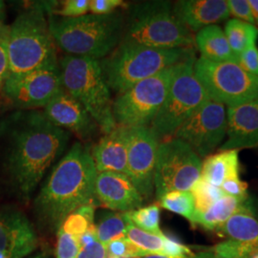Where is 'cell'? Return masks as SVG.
Returning a JSON list of instances; mask_svg holds the SVG:
<instances>
[{
	"label": "cell",
	"mask_w": 258,
	"mask_h": 258,
	"mask_svg": "<svg viewBox=\"0 0 258 258\" xmlns=\"http://www.w3.org/2000/svg\"><path fill=\"white\" fill-rule=\"evenodd\" d=\"M214 231L226 239L236 240L258 247V220L253 212H237Z\"/></svg>",
	"instance_id": "obj_24"
},
{
	"label": "cell",
	"mask_w": 258,
	"mask_h": 258,
	"mask_svg": "<svg viewBox=\"0 0 258 258\" xmlns=\"http://www.w3.org/2000/svg\"><path fill=\"white\" fill-rule=\"evenodd\" d=\"M256 252V246L236 240L226 239L194 253V258H249Z\"/></svg>",
	"instance_id": "obj_27"
},
{
	"label": "cell",
	"mask_w": 258,
	"mask_h": 258,
	"mask_svg": "<svg viewBox=\"0 0 258 258\" xmlns=\"http://www.w3.org/2000/svg\"><path fill=\"white\" fill-rule=\"evenodd\" d=\"M79 242L83 247L85 246H88L90 244H92L94 242L98 241L97 239V234H96V228H95V225L93 226L92 228H90L88 231H86L85 233H83V235L79 236Z\"/></svg>",
	"instance_id": "obj_42"
},
{
	"label": "cell",
	"mask_w": 258,
	"mask_h": 258,
	"mask_svg": "<svg viewBox=\"0 0 258 258\" xmlns=\"http://www.w3.org/2000/svg\"><path fill=\"white\" fill-rule=\"evenodd\" d=\"M248 187H249L248 184L240 180V177L230 178L226 180L220 186L222 191L226 195L237 198L240 200L249 199Z\"/></svg>",
	"instance_id": "obj_37"
},
{
	"label": "cell",
	"mask_w": 258,
	"mask_h": 258,
	"mask_svg": "<svg viewBox=\"0 0 258 258\" xmlns=\"http://www.w3.org/2000/svg\"><path fill=\"white\" fill-rule=\"evenodd\" d=\"M160 139L150 126L129 128L126 176L144 199L154 192V173Z\"/></svg>",
	"instance_id": "obj_14"
},
{
	"label": "cell",
	"mask_w": 258,
	"mask_h": 258,
	"mask_svg": "<svg viewBox=\"0 0 258 258\" xmlns=\"http://www.w3.org/2000/svg\"><path fill=\"white\" fill-rule=\"evenodd\" d=\"M107 252L104 246L99 241H96L92 244L83 247L77 258H106Z\"/></svg>",
	"instance_id": "obj_41"
},
{
	"label": "cell",
	"mask_w": 258,
	"mask_h": 258,
	"mask_svg": "<svg viewBox=\"0 0 258 258\" xmlns=\"http://www.w3.org/2000/svg\"><path fill=\"white\" fill-rule=\"evenodd\" d=\"M201 57L212 61H233L238 58L232 53L224 31L218 25H210L200 30L194 37Z\"/></svg>",
	"instance_id": "obj_23"
},
{
	"label": "cell",
	"mask_w": 258,
	"mask_h": 258,
	"mask_svg": "<svg viewBox=\"0 0 258 258\" xmlns=\"http://www.w3.org/2000/svg\"><path fill=\"white\" fill-rule=\"evenodd\" d=\"M124 214L129 221L143 231L154 234L164 233L160 228L161 210L157 204L148 207H141L135 211L125 212Z\"/></svg>",
	"instance_id": "obj_31"
},
{
	"label": "cell",
	"mask_w": 258,
	"mask_h": 258,
	"mask_svg": "<svg viewBox=\"0 0 258 258\" xmlns=\"http://www.w3.org/2000/svg\"><path fill=\"white\" fill-rule=\"evenodd\" d=\"M180 64L167 68L117 95L113 101L116 124L127 128L150 126L166 100Z\"/></svg>",
	"instance_id": "obj_9"
},
{
	"label": "cell",
	"mask_w": 258,
	"mask_h": 258,
	"mask_svg": "<svg viewBox=\"0 0 258 258\" xmlns=\"http://www.w3.org/2000/svg\"><path fill=\"white\" fill-rule=\"evenodd\" d=\"M227 2L231 15L235 17V19L255 25V20L249 0H229Z\"/></svg>",
	"instance_id": "obj_38"
},
{
	"label": "cell",
	"mask_w": 258,
	"mask_h": 258,
	"mask_svg": "<svg viewBox=\"0 0 258 258\" xmlns=\"http://www.w3.org/2000/svg\"><path fill=\"white\" fill-rule=\"evenodd\" d=\"M240 163L237 150L219 151L206 157L202 162L201 179L220 187L230 178L239 177Z\"/></svg>",
	"instance_id": "obj_22"
},
{
	"label": "cell",
	"mask_w": 258,
	"mask_h": 258,
	"mask_svg": "<svg viewBox=\"0 0 258 258\" xmlns=\"http://www.w3.org/2000/svg\"><path fill=\"white\" fill-rule=\"evenodd\" d=\"M95 220V208L93 205H84L71 212L62 222L58 231L73 236H81L90 228Z\"/></svg>",
	"instance_id": "obj_28"
},
{
	"label": "cell",
	"mask_w": 258,
	"mask_h": 258,
	"mask_svg": "<svg viewBox=\"0 0 258 258\" xmlns=\"http://www.w3.org/2000/svg\"><path fill=\"white\" fill-rule=\"evenodd\" d=\"M227 140L220 151L258 147V100L227 109Z\"/></svg>",
	"instance_id": "obj_18"
},
{
	"label": "cell",
	"mask_w": 258,
	"mask_h": 258,
	"mask_svg": "<svg viewBox=\"0 0 258 258\" xmlns=\"http://www.w3.org/2000/svg\"><path fill=\"white\" fill-rule=\"evenodd\" d=\"M8 52L11 74L58 64L44 1L27 4L9 26Z\"/></svg>",
	"instance_id": "obj_5"
},
{
	"label": "cell",
	"mask_w": 258,
	"mask_h": 258,
	"mask_svg": "<svg viewBox=\"0 0 258 258\" xmlns=\"http://www.w3.org/2000/svg\"><path fill=\"white\" fill-rule=\"evenodd\" d=\"M195 57L194 48L162 49L121 41L100 60L102 76L117 95L172 66Z\"/></svg>",
	"instance_id": "obj_4"
},
{
	"label": "cell",
	"mask_w": 258,
	"mask_h": 258,
	"mask_svg": "<svg viewBox=\"0 0 258 258\" xmlns=\"http://www.w3.org/2000/svg\"><path fill=\"white\" fill-rule=\"evenodd\" d=\"M159 200L163 209L183 216L192 224L195 216V206L190 190L170 191Z\"/></svg>",
	"instance_id": "obj_29"
},
{
	"label": "cell",
	"mask_w": 258,
	"mask_h": 258,
	"mask_svg": "<svg viewBox=\"0 0 258 258\" xmlns=\"http://www.w3.org/2000/svg\"><path fill=\"white\" fill-rule=\"evenodd\" d=\"M143 258H168L165 255H161V254H149L147 256H144Z\"/></svg>",
	"instance_id": "obj_45"
},
{
	"label": "cell",
	"mask_w": 258,
	"mask_h": 258,
	"mask_svg": "<svg viewBox=\"0 0 258 258\" xmlns=\"http://www.w3.org/2000/svg\"><path fill=\"white\" fill-rule=\"evenodd\" d=\"M42 112L55 125L83 140L92 138L101 129L83 105L64 89L48 102Z\"/></svg>",
	"instance_id": "obj_16"
},
{
	"label": "cell",
	"mask_w": 258,
	"mask_h": 258,
	"mask_svg": "<svg viewBox=\"0 0 258 258\" xmlns=\"http://www.w3.org/2000/svg\"><path fill=\"white\" fill-rule=\"evenodd\" d=\"M32 258H47L46 254L45 253H43V252H41V253H38L37 254L36 256H34V257Z\"/></svg>",
	"instance_id": "obj_46"
},
{
	"label": "cell",
	"mask_w": 258,
	"mask_h": 258,
	"mask_svg": "<svg viewBox=\"0 0 258 258\" xmlns=\"http://www.w3.org/2000/svg\"><path fill=\"white\" fill-rule=\"evenodd\" d=\"M249 5L252 10L253 17L255 20V26L258 27V0H249Z\"/></svg>",
	"instance_id": "obj_43"
},
{
	"label": "cell",
	"mask_w": 258,
	"mask_h": 258,
	"mask_svg": "<svg viewBox=\"0 0 258 258\" xmlns=\"http://www.w3.org/2000/svg\"><path fill=\"white\" fill-rule=\"evenodd\" d=\"M194 74L213 102L236 106L258 100V77L247 72L238 62L212 61L199 57Z\"/></svg>",
	"instance_id": "obj_10"
},
{
	"label": "cell",
	"mask_w": 258,
	"mask_h": 258,
	"mask_svg": "<svg viewBox=\"0 0 258 258\" xmlns=\"http://www.w3.org/2000/svg\"><path fill=\"white\" fill-rule=\"evenodd\" d=\"M173 12L182 24L196 33L231 17L225 0H180L173 5Z\"/></svg>",
	"instance_id": "obj_20"
},
{
	"label": "cell",
	"mask_w": 258,
	"mask_h": 258,
	"mask_svg": "<svg viewBox=\"0 0 258 258\" xmlns=\"http://www.w3.org/2000/svg\"><path fill=\"white\" fill-rule=\"evenodd\" d=\"M97 169L91 149L78 142L58 161L34 202L40 228L57 232L65 218L84 205H92Z\"/></svg>",
	"instance_id": "obj_2"
},
{
	"label": "cell",
	"mask_w": 258,
	"mask_h": 258,
	"mask_svg": "<svg viewBox=\"0 0 258 258\" xmlns=\"http://www.w3.org/2000/svg\"><path fill=\"white\" fill-rule=\"evenodd\" d=\"M70 136L41 110H17L0 120V154L12 189L29 201Z\"/></svg>",
	"instance_id": "obj_1"
},
{
	"label": "cell",
	"mask_w": 258,
	"mask_h": 258,
	"mask_svg": "<svg viewBox=\"0 0 258 258\" xmlns=\"http://www.w3.org/2000/svg\"><path fill=\"white\" fill-rule=\"evenodd\" d=\"M1 21H2V20H1Z\"/></svg>",
	"instance_id": "obj_49"
},
{
	"label": "cell",
	"mask_w": 258,
	"mask_h": 258,
	"mask_svg": "<svg viewBox=\"0 0 258 258\" xmlns=\"http://www.w3.org/2000/svg\"><path fill=\"white\" fill-rule=\"evenodd\" d=\"M249 258H258V252H256V253H254L252 256H250Z\"/></svg>",
	"instance_id": "obj_47"
},
{
	"label": "cell",
	"mask_w": 258,
	"mask_h": 258,
	"mask_svg": "<svg viewBox=\"0 0 258 258\" xmlns=\"http://www.w3.org/2000/svg\"><path fill=\"white\" fill-rule=\"evenodd\" d=\"M125 237L135 246L148 254L163 255L165 245V234H154L143 231L128 220Z\"/></svg>",
	"instance_id": "obj_30"
},
{
	"label": "cell",
	"mask_w": 258,
	"mask_h": 258,
	"mask_svg": "<svg viewBox=\"0 0 258 258\" xmlns=\"http://www.w3.org/2000/svg\"><path fill=\"white\" fill-rule=\"evenodd\" d=\"M202 160L180 139L160 142L154 173V191L160 199L170 191L190 190L200 179Z\"/></svg>",
	"instance_id": "obj_11"
},
{
	"label": "cell",
	"mask_w": 258,
	"mask_h": 258,
	"mask_svg": "<svg viewBox=\"0 0 258 258\" xmlns=\"http://www.w3.org/2000/svg\"><path fill=\"white\" fill-rule=\"evenodd\" d=\"M0 20L5 21V3L0 0Z\"/></svg>",
	"instance_id": "obj_44"
},
{
	"label": "cell",
	"mask_w": 258,
	"mask_h": 258,
	"mask_svg": "<svg viewBox=\"0 0 258 258\" xmlns=\"http://www.w3.org/2000/svg\"><path fill=\"white\" fill-rule=\"evenodd\" d=\"M107 256L119 258L144 257L149 255L146 251L132 244L126 237L114 240L105 246Z\"/></svg>",
	"instance_id": "obj_34"
},
{
	"label": "cell",
	"mask_w": 258,
	"mask_h": 258,
	"mask_svg": "<svg viewBox=\"0 0 258 258\" xmlns=\"http://www.w3.org/2000/svg\"><path fill=\"white\" fill-rule=\"evenodd\" d=\"M232 53L238 58L239 55L258 38V28L255 25L241 21L239 19H230L224 31Z\"/></svg>",
	"instance_id": "obj_25"
},
{
	"label": "cell",
	"mask_w": 258,
	"mask_h": 258,
	"mask_svg": "<svg viewBox=\"0 0 258 258\" xmlns=\"http://www.w3.org/2000/svg\"><path fill=\"white\" fill-rule=\"evenodd\" d=\"M129 128L119 126L106 133L91 149L97 172H117L126 175Z\"/></svg>",
	"instance_id": "obj_19"
},
{
	"label": "cell",
	"mask_w": 258,
	"mask_h": 258,
	"mask_svg": "<svg viewBox=\"0 0 258 258\" xmlns=\"http://www.w3.org/2000/svg\"><path fill=\"white\" fill-rule=\"evenodd\" d=\"M62 90L60 68L56 64L24 74H10L2 93L18 110H39Z\"/></svg>",
	"instance_id": "obj_12"
},
{
	"label": "cell",
	"mask_w": 258,
	"mask_h": 258,
	"mask_svg": "<svg viewBox=\"0 0 258 258\" xmlns=\"http://www.w3.org/2000/svg\"><path fill=\"white\" fill-rule=\"evenodd\" d=\"M58 64L63 89L91 115L103 134L116 128L111 90L102 76L100 60L67 55Z\"/></svg>",
	"instance_id": "obj_7"
},
{
	"label": "cell",
	"mask_w": 258,
	"mask_h": 258,
	"mask_svg": "<svg viewBox=\"0 0 258 258\" xmlns=\"http://www.w3.org/2000/svg\"><path fill=\"white\" fill-rule=\"evenodd\" d=\"M227 135V110L224 104L210 100L185 120L174 138L186 143L200 158L219 148Z\"/></svg>",
	"instance_id": "obj_13"
},
{
	"label": "cell",
	"mask_w": 258,
	"mask_h": 258,
	"mask_svg": "<svg viewBox=\"0 0 258 258\" xmlns=\"http://www.w3.org/2000/svg\"><path fill=\"white\" fill-rule=\"evenodd\" d=\"M8 40L9 26L5 24V21L0 20V92L11 74Z\"/></svg>",
	"instance_id": "obj_35"
},
{
	"label": "cell",
	"mask_w": 258,
	"mask_h": 258,
	"mask_svg": "<svg viewBox=\"0 0 258 258\" xmlns=\"http://www.w3.org/2000/svg\"><path fill=\"white\" fill-rule=\"evenodd\" d=\"M38 239L32 223L17 210L0 211V258H23L37 249Z\"/></svg>",
	"instance_id": "obj_15"
},
{
	"label": "cell",
	"mask_w": 258,
	"mask_h": 258,
	"mask_svg": "<svg viewBox=\"0 0 258 258\" xmlns=\"http://www.w3.org/2000/svg\"><path fill=\"white\" fill-rule=\"evenodd\" d=\"M240 212H253L249 198L240 200L225 194L206 212L195 213L191 225L199 226L207 231H214L232 215Z\"/></svg>",
	"instance_id": "obj_21"
},
{
	"label": "cell",
	"mask_w": 258,
	"mask_h": 258,
	"mask_svg": "<svg viewBox=\"0 0 258 258\" xmlns=\"http://www.w3.org/2000/svg\"><path fill=\"white\" fill-rule=\"evenodd\" d=\"M238 63L247 72L258 77V48L256 43L251 44L239 55Z\"/></svg>",
	"instance_id": "obj_40"
},
{
	"label": "cell",
	"mask_w": 258,
	"mask_h": 258,
	"mask_svg": "<svg viewBox=\"0 0 258 258\" xmlns=\"http://www.w3.org/2000/svg\"><path fill=\"white\" fill-rule=\"evenodd\" d=\"M95 197L107 209L122 213L135 211L144 203V198L128 177L117 172L97 174Z\"/></svg>",
	"instance_id": "obj_17"
},
{
	"label": "cell",
	"mask_w": 258,
	"mask_h": 258,
	"mask_svg": "<svg viewBox=\"0 0 258 258\" xmlns=\"http://www.w3.org/2000/svg\"><path fill=\"white\" fill-rule=\"evenodd\" d=\"M123 42L151 48H194L191 32L180 22L168 1H144L128 6Z\"/></svg>",
	"instance_id": "obj_6"
},
{
	"label": "cell",
	"mask_w": 258,
	"mask_h": 258,
	"mask_svg": "<svg viewBox=\"0 0 258 258\" xmlns=\"http://www.w3.org/2000/svg\"><path fill=\"white\" fill-rule=\"evenodd\" d=\"M127 7L121 0H90L89 12L93 15L106 16L118 12L120 7Z\"/></svg>",
	"instance_id": "obj_39"
},
{
	"label": "cell",
	"mask_w": 258,
	"mask_h": 258,
	"mask_svg": "<svg viewBox=\"0 0 258 258\" xmlns=\"http://www.w3.org/2000/svg\"><path fill=\"white\" fill-rule=\"evenodd\" d=\"M190 192L194 196L195 213L206 212L225 195L220 187L212 185L201 178L194 184Z\"/></svg>",
	"instance_id": "obj_33"
},
{
	"label": "cell",
	"mask_w": 258,
	"mask_h": 258,
	"mask_svg": "<svg viewBox=\"0 0 258 258\" xmlns=\"http://www.w3.org/2000/svg\"><path fill=\"white\" fill-rule=\"evenodd\" d=\"M106 258H119V257H111V256H107Z\"/></svg>",
	"instance_id": "obj_48"
},
{
	"label": "cell",
	"mask_w": 258,
	"mask_h": 258,
	"mask_svg": "<svg viewBox=\"0 0 258 258\" xmlns=\"http://www.w3.org/2000/svg\"><path fill=\"white\" fill-rule=\"evenodd\" d=\"M55 246V258H77L82 246L77 236L58 231Z\"/></svg>",
	"instance_id": "obj_36"
},
{
	"label": "cell",
	"mask_w": 258,
	"mask_h": 258,
	"mask_svg": "<svg viewBox=\"0 0 258 258\" xmlns=\"http://www.w3.org/2000/svg\"><path fill=\"white\" fill-rule=\"evenodd\" d=\"M90 0H64V1H44L47 16L59 18H79L89 13Z\"/></svg>",
	"instance_id": "obj_32"
},
{
	"label": "cell",
	"mask_w": 258,
	"mask_h": 258,
	"mask_svg": "<svg viewBox=\"0 0 258 258\" xmlns=\"http://www.w3.org/2000/svg\"><path fill=\"white\" fill-rule=\"evenodd\" d=\"M195 60L192 57L180 64L166 100L150 124L160 140L174 137L184 121L211 100L194 74Z\"/></svg>",
	"instance_id": "obj_8"
},
{
	"label": "cell",
	"mask_w": 258,
	"mask_h": 258,
	"mask_svg": "<svg viewBox=\"0 0 258 258\" xmlns=\"http://www.w3.org/2000/svg\"><path fill=\"white\" fill-rule=\"evenodd\" d=\"M127 226L128 219L124 213L106 212L95 226L97 239L105 247L114 240L125 237Z\"/></svg>",
	"instance_id": "obj_26"
},
{
	"label": "cell",
	"mask_w": 258,
	"mask_h": 258,
	"mask_svg": "<svg viewBox=\"0 0 258 258\" xmlns=\"http://www.w3.org/2000/svg\"><path fill=\"white\" fill-rule=\"evenodd\" d=\"M125 18L120 12L99 16L87 14L79 18L48 16L55 46L69 55L101 60L122 40Z\"/></svg>",
	"instance_id": "obj_3"
}]
</instances>
